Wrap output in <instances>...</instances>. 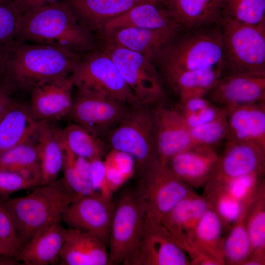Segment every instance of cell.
<instances>
[{
	"label": "cell",
	"instance_id": "6da1fadb",
	"mask_svg": "<svg viewBox=\"0 0 265 265\" xmlns=\"http://www.w3.org/2000/svg\"><path fill=\"white\" fill-rule=\"evenodd\" d=\"M15 41L55 46L77 54L93 46L90 33L63 0L22 13Z\"/></svg>",
	"mask_w": 265,
	"mask_h": 265
},
{
	"label": "cell",
	"instance_id": "7a4b0ae2",
	"mask_svg": "<svg viewBox=\"0 0 265 265\" xmlns=\"http://www.w3.org/2000/svg\"><path fill=\"white\" fill-rule=\"evenodd\" d=\"M180 31L155 57L162 75L216 67L224 68L219 24Z\"/></svg>",
	"mask_w": 265,
	"mask_h": 265
},
{
	"label": "cell",
	"instance_id": "3957f363",
	"mask_svg": "<svg viewBox=\"0 0 265 265\" xmlns=\"http://www.w3.org/2000/svg\"><path fill=\"white\" fill-rule=\"evenodd\" d=\"M80 58L78 54L59 47L15 41L9 46L4 74L20 86L33 88L69 76Z\"/></svg>",
	"mask_w": 265,
	"mask_h": 265
},
{
	"label": "cell",
	"instance_id": "277c9868",
	"mask_svg": "<svg viewBox=\"0 0 265 265\" xmlns=\"http://www.w3.org/2000/svg\"><path fill=\"white\" fill-rule=\"evenodd\" d=\"M76 196L63 179L39 186L30 193L5 200L14 221L21 249L38 233L57 221Z\"/></svg>",
	"mask_w": 265,
	"mask_h": 265
},
{
	"label": "cell",
	"instance_id": "5b68a950",
	"mask_svg": "<svg viewBox=\"0 0 265 265\" xmlns=\"http://www.w3.org/2000/svg\"><path fill=\"white\" fill-rule=\"evenodd\" d=\"M219 26L224 74L265 76V24L251 25L222 17Z\"/></svg>",
	"mask_w": 265,
	"mask_h": 265
},
{
	"label": "cell",
	"instance_id": "8992f818",
	"mask_svg": "<svg viewBox=\"0 0 265 265\" xmlns=\"http://www.w3.org/2000/svg\"><path fill=\"white\" fill-rule=\"evenodd\" d=\"M69 77L78 91L108 97L132 107L143 106L113 60L103 50L93 51L80 58Z\"/></svg>",
	"mask_w": 265,
	"mask_h": 265
},
{
	"label": "cell",
	"instance_id": "52a82bcc",
	"mask_svg": "<svg viewBox=\"0 0 265 265\" xmlns=\"http://www.w3.org/2000/svg\"><path fill=\"white\" fill-rule=\"evenodd\" d=\"M102 50L113 60L125 81L143 106L152 107L163 103V85L153 60L108 41Z\"/></svg>",
	"mask_w": 265,
	"mask_h": 265
},
{
	"label": "cell",
	"instance_id": "ba28073f",
	"mask_svg": "<svg viewBox=\"0 0 265 265\" xmlns=\"http://www.w3.org/2000/svg\"><path fill=\"white\" fill-rule=\"evenodd\" d=\"M136 189L142 198L146 215L161 222L181 200L194 192L193 188L177 178L157 157L140 171Z\"/></svg>",
	"mask_w": 265,
	"mask_h": 265
},
{
	"label": "cell",
	"instance_id": "9c48e42d",
	"mask_svg": "<svg viewBox=\"0 0 265 265\" xmlns=\"http://www.w3.org/2000/svg\"><path fill=\"white\" fill-rule=\"evenodd\" d=\"M146 217L145 203L137 190L123 194L115 204L108 247L110 265H123L141 235Z\"/></svg>",
	"mask_w": 265,
	"mask_h": 265
},
{
	"label": "cell",
	"instance_id": "30bf717a",
	"mask_svg": "<svg viewBox=\"0 0 265 265\" xmlns=\"http://www.w3.org/2000/svg\"><path fill=\"white\" fill-rule=\"evenodd\" d=\"M106 136L111 149L132 156L139 171L156 157L151 107H132Z\"/></svg>",
	"mask_w": 265,
	"mask_h": 265
},
{
	"label": "cell",
	"instance_id": "8fae6325",
	"mask_svg": "<svg viewBox=\"0 0 265 265\" xmlns=\"http://www.w3.org/2000/svg\"><path fill=\"white\" fill-rule=\"evenodd\" d=\"M125 265H190V260L160 222L146 215L139 240Z\"/></svg>",
	"mask_w": 265,
	"mask_h": 265
},
{
	"label": "cell",
	"instance_id": "7c38bea8",
	"mask_svg": "<svg viewBox=\"0 0 265 265\" xmlns=\"http://www.w3.org/2000/svg\"><path fill=\"white\" fill-rule=\"evenodd\" d=\"M132 107L108 97L78 91L67 116L100 138L106 136Z\"/></svg>",
	"mask_w": 265,
	"mask_h": 265
},
{
	"label": "cell",
	"instance_id": "4fadbf2b",
	"mask_svg": "<svg viewBox=\"0 0 265 265\" xmlns=\"http://www.w3.org/2000/svg\"><path fill=\"white\" fill-rule=\"evenodd\" d=\"M115 204L98 193L78 197L63 212L61 222L69 228L91 233L108 246Z\"/></svg>",
	"mask_w": 265,
	"mask_h": 265
},
{
	"label": "cell",
	"instance_id": "5bb4252c",
	"mask_svg": "<svg viewBox=\"0 0 265 265\" xmlns=\"http://www.w3.org/2000/svg\"><path fill=\"white\" fill-rule=\"evenodd\" d=\"M156 156L164 165L173 155L195 145L176 108L161 103L151 107Z\"/></svg>",
	"mask_w": 265,
	"mask_h": 265
},
{
	"label": "cell",
	"instance_id": "9a60e30c",
	"mask_svg": "<svg viewBox=\"0 0 265 265\" xmlns=\"http://www.w3.org/2000/svg\"><path fill=\"white\" fill-rule=\"evenodd\" d=\"M265 150L255 144L227 141L213 171L205 186L223 184L227 181L246 175H263Z\"/></svg>",
	"mask_w": 265,
	"mask_h": 265
},
{
	"label": "cell",
	"instance_id": "2e32d148",
	"mask_svg": "<svg viewBox=\"0 0 265 265\" xmlns=\"http://www.w3.org/2000/svg\"><path fill=\"white\" fill-rule=\"evenodd\" d=\"M206 95L227 114L236 107L265 101V76L224 74Z\"/></svg>",
	"mask_w": 265,
	"mask_h": 265
},
{
	"label": "cell",
	"instance_id": "e0dca14e",
	"mask_svg": "<svg viewBox=\"0 0 265 265\" xmlns=\"http://www.w3.org/2000/svg\"><path fill=\"white\" fill-rule=\"evenodd\" d=\"M224 225L215 210L209 206L200 219L190 239L188 255L191 265H225L223 254Z\"/></svg>",
	"mask_w": 265,
	"mask_h": 265
},
{
	"label": "cell",
	"instance_id": "ac0fdd59",
	"mask_svg": "<svg viewBox=\"0 0 265 265\" xmlns=\"http://www.w3.org/2000/svg\"><path fill=\"white\" fill-rule=\"evenodd\" d=\"M218 158L212 147L197 145L173 155L164 165L180 181L199 188L209 180Z\"/></svg>",
	"mask_w": 265,
	"mask_h": 265
},
{
	"label": "cell",
	"instance_id": "d6986e66",
	"mask_svg": "<svg viewBox=\"0 0 265 265\" xmlns=\"http://www.w3.org/2000/svg\"><path fill=\"white\" fill-rule=\"evenodd\" d=\"M73 85L69 76L59 77L33 88L30 110L39 121H47L67 116L73 98Z\"/></svg>",
	"mask_w": 265,
	"mask_h": 265
},
{
	"label": "cell",
	"instance_id": "ffe728a7",
	"mask_svg": "<svg viewBox=\"0 0 265 265\" xmlns=\"http://www.w3.org/2000/svg\"><path fill=\"white\" fill-rule=\"evenodd\" d=\"M209 207L207 199L193 192L177 203L161 222L188 256L193 232Z\"/></svg>",
	"mask_w": 265,
	"mask_h": 265
},
{
	"label": "cell",
	"instance_id": "44dd1931",
	"mask_svg": "<svg viewBox=\"0 0 265 265\" xmlns=\"http://www.w3.org/2000/svg\"><path fill=\"white\" fill-rule=\"evenodd\" d=\"M106 246L99 237L91 233L68 228L59 265H110Z\"/></svg>",
	"mask_w": 265,
	"mask_h": 265
},
{
	"label": "cell",
	"instance_id": "7402d4cb",
	"mask_svg": "<svg viewBox=\"0 0 265 265\" xmlns=\"http://www.w3.org/2000/svg\"><path fill=\"white\" fill-rule=\"evenodd\" d=\"M226 118L227 141L252 143L265 150V101L236 107Z\"/></svg>",
	"mask_w": 265,
	"mask_h": 265
},
{
	"label": "cell",
	"instance_id": "603a6c76",
	"mask_svg": "<svg viewBox=\"0 0 265 265\" xmlns=\"http://www.w3.org/2000/svg\"><path fill=\"white\" fill-rule=\"evenodd\" d=\"M182 29L180 26L162 29L127 27L106 36L107 41L140 53L154 61L161 49Z\"/></svg>",
	"mask_w": 265,
	"mask_h": 265
},
{
	"label": "cell",
	"instance_id": "cb8c5ba5",
	"mask_svg": "<svg viewBox=\"0 0 265 265\" xmlns=\"http://www.w3.org/2000/svg\"><path fill=\"white\" fill-rule=\"evenodd\" d=\"M57 221L43 230L26 244L17 258L25 265H59L67 229Z\"/></svg>",
	"mask_w": 265,
	"mask_h": 265
},
{
	"label": "cell",
	"instance_id": "d4e9b609",
	"mask_svg": "<svg viewBox=\"0 0 265 265\" xmlns=\"http://www.w3.org/2000/svg\"><path fill=\"white\" fill-rule=\"evenodd\" d=\"M175 26H180L167 8L160 7L158 3L146 2L135 5L124 13L108 20L103 25L101 30L107 35L123 28L162 29Z\"/></svg>",
	"mask_w": 265,
	"mask_h": 265
},
{
	"label": "cell",
	"instance_id": "484cf974",
	"mask_svg": "<svg viewBox=\"0 0 265 265\" xmlns=\"http://www.w3.org/2000/svg\"><path fill=\"white\" fill-rule=\"evenodd\" d=\"M80 24L90 33L101 30L109 20L146 0H63Z\"/></svg>",
	"mask_w": 265,
	"mask_h": 265
},
{
	"label": "cell",
	"instance_id": "4316f807",
	"mask_svg": "<svg viewBox=\"0 0 265 265\" xmlns=\"http://www.w3.org/2000/svg\"><path fill=\"white\" fill-rule=\"evenodd\" d=\"M167 9L183 29L219 24L223 0H169Z\"/></svg>",
	"mask_w": 265,
	"mask_h": 265
},
{
	"label": "cell",
	"instance_id": "83f0119b",
	"mask_svg": "<svg viewBox=\"0 0 265 265\" xmlns=\"http://www.w3.org/2000/svg\"><path fill=\"white\" fill-rule=\"evenodd\" d=\"M41 175L40 185L54 183L62 170L64 149L57 128L47 121H40L36 133Z\"/></svg>",
	"mask_w": 265,
	"mask_h": 265
},
{
	"label": "cell",
	"instance_id": "f1b7e54d",
	"mask_svg": "<svg viewBox=\"0 0 265 265\" xmlns=\"http://www.w3.org/2000/svg\"><path fill=\"white\" fill-rule=\"evenodd\" d=\"M39 122L30 109L13 103L0 119V154L31 140Z\"/></svg>",
	"mask_w": 265,
	"mask_h": 265
},
{
	"label": "cell",
	"instance_id": "f546056e",
	"mask_svg": "<svg viewBox=\"0 0 265 265\" xmlns=\"http://www.w3.org/2000/svg\"><path fill=\"white\" fill-rule=\"evenodd\" d=\"M223 67L172 73L162 75L179 101L195 96H204L224 75Z\"/></svg>",
	"mask_w": 265,
	"mask_h": 265
},
{
	"label": "cell",
	"instance_id": "4dcf8cb0",
	"mask_svg": "<svg viewBox=\"0 0 265 265\" xmlns=\"http://www.w3.org/2000/svg\"><path fill=\"white\" fill-rule=\"evenodd\" d=\"M245 222L251 245L247 259L265 264V187L264 181L259 186L249 204Z\"/></svg>",
	"mask_w": 265,
	"mask_h": 265
},
{
	"label": "cell",
	"instance_id": "1f68e13d",
	"mask_svg": "<svg viewBox=\"0 0 265 265\" xmlns=\"http://www.w3.org/2000/svg\"><path fill=\"white\" fill-rule=\"evenodd\" d=\"M57 131L63 149L75 156L88 160L102 159L104 156L105 144L83 126L72 122Z\"/></svg>",
	"mask_w": 265,
	"mask_h": 265
},
{
	"label": "cell",
	"instance_id": "d6a6232c",
	"mask_svg": "<svg viewBox=\"0 0 265 265\" xmlns=\"http://www.w3.org/2000/svg\"><path fill=\"white\" fill-rule=\"evenodd\" d=\"M253 197L245 202L240 216L231 225L227 236L224 238L223 254L225 264L242 265L250 254L251 245L245 217L247 207Z\"/></svg>",
	"mask_w": 265,
	"mask_h": 265
},
{
	"label": "cell",
	"instance_id": "836d02e7",
	"mask_svg": "<svg viewBox=\"0 0 265 265\" xmlns=\"http://www.w3.org/2000/svg\"><path fill=\"white\" fill-rule=\"evenodd\" d=\"M62 178L77 198L95 194L90 180V161L64 149Z\"/></svg>",
	"mask_w": 265,
	"mask_h": 265
},
{
	"label": "cell",
	"instance_id": "e575fe53",
	"mask_svg": "<svg viewBox=\"0 0 265 265\" xmlns=\"http://www.w3.org/2000/svg\"><path fill=\"white\" fill-rule=\"evenodd\" d=\"M204 197L216 212L224 226L228 227L239 217L246 201L243 203L236 199L219 186H206Z\"/></svg>",
	"mask_w": 265,
	"mask_h": 265
},
{
	"label": "cell",
	"instance_id": "d590c367",
	"mask_svg": "<svg viewBox=\"0 0 265 265\" xmlns=\"http://www.w3.org/2000/svg\"><path fill=\"white\" fill-rule=\"evenodd\" d=\"M222 17L251 25L265 24V0H223Z\"/></svg>",
	"mask_w": 265,
	"mask_h": 265
},
{
	"label": "cell",
	"instance_id": "8d00e7d4",
	"mask_svg": "<svg viewBox=\"0 0 265 265\" xmlns=\"http://www.w3.org/2000/svg\"><path fill=\"white\" fill-rule=\"evenodd\" d=\"M32 167H39V162L36 143L31 140L0 154V170L17 173Z\"/></svg>",
	"mask_w": 265,
	"mask_h": 265
},
{
	"label": "cell",
	"instance_id": "74e56055",
	"mask_svg": "<svg viewBox=\"0 0 265 265\" xmlns=\"http://www.w3.org/2000/svg\"><path fill=\"white\" fill-rule=\"evenodd\" d=\"M0 251L3 255L16 259L20 252L14 220L5 200L1 198H0Z\"/></svg>",
	"mask_w": 265,
	"mask_h": 265
},
{
	"label": "cell",
	"instance_id": "f35d334b",
	"mask_svg": "<svg viewBox=\"0 0 265 265\" xmlns=\"http://www.w3.org/2000/svg\"><path fill=\"white\" fill-rule=\"evenodd\" d=\"M188 129L195 145L212 147L226 138L228 132L226 115L205 124L188 127Z\"/></svg>",
	"mask_w": 265,
	"mask_h": 265
},
{
	"label": "cell",
	"instance_id": "ab89813d",
	"mask_svg": "<svg viewBox=\"0 0 265 265\" xmlns=\"http://www.w3.org/2000/svg\"><path fill=\"white\" fill-rule=\"evenodd\" d=\"M21 15L13 0H0V46L16 40Z\"/></svg>",
	"mask_w": 265,
	"mask_h": 265
},
{
	"label": "cell",
	"instance_id": "60d3db41",
	"mask_svg": "<svg viewBox=\"0 0 265 265\" xmlns=\"http://www.w3.org/2000/svg\"><path fill=\"white\" fill-rule=\"evenodd\" d=\"M263 177L262 174H251L230 179L221 185L206 186H221L230 196L243 203L255 194L263 182Z\"/></svg>",
	"mask_w": 265,
	"mask_h": 265
},
{
	"label": "cell",
	"instance_id": "b9f144b4",
	"mask_svg": "<svg viewBox=\"0 0 265 265\" xmlns=\"http://www.w3.org/2000/svg\"><path fill=\"white\" fill-rule=\"evenodd\" d=\"M37 186L18 173L0 170V198L3 200H7L16 192L34 188Z\"/></svg>",
	"mask_w": 265,
	"mask_h": 265
},
{
	"label": "cell",
	"instance_id": "7bdbcfd3",
	"mask_svg": "<svg viewBox=\"0 0 265 265\" xmlns=\"http://www.w3.org/2000/svg\"><path fill=\"white\" fill-rule=\"evenodd\" d=\"M89 161L90 180L93 190L102 196L112 199L113 193L107 184L104 160L97 159Z\"/></svg>",
	"mask_w": 265,
	"mask_h": 265
},
{
	"label": "cell",
	"instance_id": "ee69618b",
	"mask_svg": "<svg viewBox=\"0 0 265 265\" xmlns=\"http://www.w3.org/2000/svg\"><path fill=\"white\" fill-rule=\"evenodd\" d=\"M103 160L105 163L114 166L129 179L135 173L136 162L132 156L125 152L111 149Z\"/></svg>",
	"mask_w": 265,
	"mask_h": 265
},
{
	"label": "cell",
	"instance_id": "f6af8a7d",
	"mask_svg": "<svg viewBox=\"0 0 265 265\" xmlns=\"http://www.w3.org/2000/svg\"><path fill=\"white\" fill-rule=\"evenodd\" d=\"M180 114L188 127L205 124L227 115L223 109L212 104L194 113L187 114Z\"/></svg>",
	"mask_w": 265,
	"mask_h": 265
},
{
	"label": "cell",
	"instance_id": "bcb514c9",
	"mask_svg": "<svg viewBox=\"0 0 265 265\" xmlns=\"http://www.w3.org/2000/svg\"><path fill=\"white\" fill-rule=\"evenodd\" d=\"M212 104L210 100L204 96H195L179 101L176 108L182 114H187L198 111Z\"/></svg>",
	"mask_w": 265,
	"mask_h": 265
},
{
	"label": "cell",
	"instance_id": "7dc6e473",
	"mask_svg": "<svg viewBox=\"0 0 265 265\" xmlns=\"http://www.w3.org/2000/svg\"><path fill=\"white\" fill-rule=\"evenodd\" d=\"M22 13L61 0H13Z\"/></svg>",
	"mask_w": 265,
	"mask_h": 265
},
{
	"label": "cell",
	"instance_id": "c3c4849f",
	"mask_svg": "<svg viewBox=\"0 0 265 265\" xmlns=\"http://www.w3.org/2000/svg\"><path fill=\"white\" fill-rule=\"evenodd\" d=\"M12 104L6 92L0 88V118L6 112Z\"/></svg>",
	"mask_w": 265,
	"mask_h": 265
},
{
	"label": "cell",
	"instance_id": "681fc988",
	"mask_svg": "<svg viewBox=\"0 0 265 265\" xmlns=\"http://www.w3.org/2000/svg\"><path fill=\"white\" fill-rule=\"evenodd\" d=\"M9 46H0V75L4 74Z\"/></svg>",
	"mask_w": 265,
	"mask_h": 265
},
{
	"label": "cell",
	"instance_id": "f907efd6",
	"mask_svg": "<svg viewBox=\"0 0 265 265\" xmlns=\"http://www.w3.org/2000/svg\"><path fill=\"white\" fill-rule=\"evenodd\" d=\"M19 263L15 258L0 254V265H15L19 264Z\"/></svg>",
	"mask_w": 265,
	"mask_h": 265
},
{
	"label": "cell",
	"instance_id": "816d5d0a",
	"mask_svg": "<svg viewBox=\"0 0 265 265\" xmlns=\"http://www.w3.org/2000/svg\"><path fill=\"white\" fill-rule=\"evenodd\" d=\"M146 0L148 2L159 3L160 2L166 3L169 0Z\"/></svg>",
	"mask_w": 265,
	"mask_h": 265
},
{
	"label": "cell",
	"instance_id": "f5cc1de1",
	"mask_svg": "<svg viewBox=\"0 0 265 265\" xmlns=\"http://www.w3.org/2000/svg\"><path fill=\"white\" fill-rule=\"evenodd\" d=\"M0 255H2V254H1V253H0Z\"/></svg>",
	"mask_w": 265,
	"mask_h": 265
},
{
	"label": "cell",
	"instance_id": "db71d44e",
	"mask_svg": "<svg viewBox=\"0 0 265 265\" xmlns=\"http://www.w3.org/2000/svg\"><path fill=\"white\" fill-rule=\"evenodd\" d=\"M2 116H3V115H2ZM2 116H1V117H2ZM1 117H0V118H1Z\"/></svg>",
	"mask_w": 265,
	"mask_h": 265
}]
</instances>
